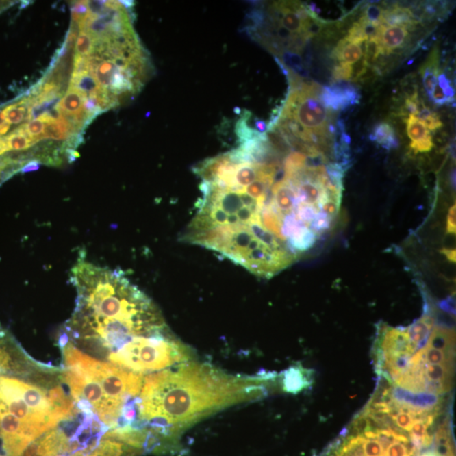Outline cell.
<instances>
[{
	"label": "cell",
	"mask_w": 456,
	"mask_h": 456,
	"mask_svg": "<svg viewBox=\"0 0 456 456\" xmlns=\"http://www.w3.org/2000/svg\"><path fill=\"white\" fill-rule=\"evenodd\" d=\"M88 60L90 73L95 77L101 88L105 90L107 89H107L110 88L114 75L121 71L118 70V68L116 66L114 60H107L97 63L95 60L90 59V57L88 58ZM141 81H142V79H141Z\"/></svg>",
	"instance_id": "obj_15"
},
{
	"label": "cell",
	"mask_w": 456,
	"mask_h": 456,
	"mask_svg": "<svg viewBox=\"0 0 456 456\" xmlns=\"http://www.w3.org/2000/svg\"><path fill=\"white\" fill-rule=\"evenodd\" d=\"M137 448L105 434L99 444L93 443L86 448L85 456H135Z\"/></svg>",
	"instance_id": "obj_11"
},
{
	"label": "cell",
	"mask_w": 456,
	"mask_h": 456,
	"mask_svg": "<svg viewBox=\"0 0 456 456\" xmlns=\"http://www.w3.org/2000/svg\"><path fill=\"white\" fill-rule=\"evenodd\" d=\"M25 132L30 138L37 144L39 140H42L43 131H45V121L41 118H34L32 121H29L27 124L23 125Z\"/></svg>",
	"instance_id": "obj_25"
},
{
	"label": "cell",
	"mask_w": 456,
	"mask_h": 456,
	"mask_svg": "<svg viewBox=\"0 0 456 456\" xmlns=\"http://www.w3.org/2000/svg\"><path fill=\"white\" fill-rule=\"evenodd\" d=\"M422 83L429 99L433 92L434 86L437 84V76L439 74V55L437 51H433L429 57L428 60L421 68Z\"/></svg>",
	"instance_id": "obj_19"
},
{
	"label": "cell",
	"mask_w": 456,
	"mask_h": 456,
	"mask_svg": "<svg viewBox=\"0 0 456 456\" xmlns=\"http://www.w3.org/2000/svg\"><path fill=\"white\" fill-rule=\"evenodd\" d=\"M56 371L38 364L24 352L10 332L0 325V375L32 380L42 387L57 381Z\"/></svg>",
	"instance_id": "obj_6"
},
{
	"label": "cell",
	"mask_w": 456,
	"mask_h": 456,
	"mask_svg": "<svg viewBox=\"0 0 456 456\" xmlns=\"http://www.w3.org/2000/svg\"><path fill=\"white\" fill-rule=\"evenodd\" d=\"M89 10V16H99L108 8L107 1H86Z\"/></svg>",
	"instance_id": "obj_30"
},
{
	"label": "cell",
	"mask_w": 456,
	"mask_h": 456,
	"mask_svg": "<svg viewBox=\"0 0 456 456\" xmlns=\"http://www.w3.org/2000/svg\"><path fill=\"white\" fill-rule=\"evenodd\" d=\"M70 88L77 90L86 97L96 95L101 89L95 77L88 71H74Z\"/></svg>",
	"instance_id": "obj_18"
},
{
	"label": "cell",
	"mask_w": 456,
	"mask_h": 456,
	"mask_svg": "<svg viewBox=\"0 0 456 456\" xmlns=\"http://www.w3.org/2000/svg\"><path fill=\"white\" fill-rule=\"evenodd\" d=\"M10 2H0V12L5 9V7H8L10 5Z\"/></svg>",
	"instance_id": "obj_35"
},
{
	"label": "cell",
	"mask_w": 456,
	"mask_h": 456,
	"mask_svg": "<svg viewBox=\"0 0 456 456\" xmlns=\"http://www.w3.org/2000/svg\"><path fill=\"white\" fill-rule=\"evenodd\" d=\"M0 456H2V455H0Z\"/></svg>",
	"instance_id": "obj_36"
},
{
	"label": "cell",
	"mask_w": 456,
	"mask_h": 456,
	"mask_svg": "<svg viewBox=\"0 0 456 456\" xmlns=\"http://www.w3.org/2000/svg\"><path fill=\"white\" fill-rule=\"evenodd\" d=\"M353 67L351 65L339 64L333 70V81H349L353 79Z\"/></svg>",
	"instance_id": "obj_26"
},
{
	"label": "cell",
	"mask_w": 456,
	"mask_h": 456,
	"mask_svg": "<svg viewBox=\"0 0 456 456\" xmlns=\"http://www.w3.org/2000/svg\"><path fill=\"white\" fill-rule=\"evenodd\" d=\"M74 20L78 21L79 24L84 23L90 16L89 10L86 2L76 3L72 9Z\"/></svg>",
	"instance_id": "obj_28"
},
{
	"label": "cell",
	"mask_w": 456,
	"mask_h": 456,
	"mask_svg": "<svg viewBox=\"0 0 456 456\" xmlns=\"http://www.w3.org/2000/svg\"><path fill=\"white\" fill-rule=\"evenodd\" d=\"M369 139L388 151L396 149L400 144L393 126L387 122L376 125L369 135Z\"/></svg>",
	"instance_id": "obj_17"
},
{
	"label": "cell",
	"mask_w": 456,
	"mask_h": 456,
	"mask_svg": "<svg viewBox=\"0 0 456 456\" xmlns=\"http://www.w3.org/2000/svg\"><path fill=\"white\" fill-rule=\"evenodd\" d=\"M385 390L392 399L405 407L429 411L440 410L442 400L439 394L409 392L408 390L394 385Z\"/></svg>",
	"instance_id": "obj_9"
},
{
	"label": "cell",
	"mask_w": 456,
	"mask_h": 456,
	"mask_svg": "<svg viewBox=\"0 0 456 456\" xmlns=\"http://www.w3.org/2000/svg\"><path fill=\"white\" fill-rule=\"evenodd\" d=\"M445 255H446L448 260H451V262H455V249H444L442 251Z\"/></svg>",
	"instance_id": "obj_33"
},
{
	"label": "cell",
	"mask_w": 456,
	"mask_h": 456,
	"mask_svg": "<svg viewBox=\"0 0 456 456\" xmlns=\"http://www.w3.org/2000/svg\"><path fill=\"white\" fill-rule=\"evenodd\" d=\"M456 226H455V205L452 206L448 212L447 216V227L446 231L448 234L455 235L456 233Z\"/></svg>",
	"instance_id": "obj_31"
},
{
	"label": "cell",
	"mask_w": 456,
	"mask_h": 456,
	"mask_svg": "<svg viewBox=\"0 0 456 456\" xmlns=\"http://www.w3.org/2000/svg\"><path fill=\"white\" fill-rule=\"evenodd\" d=\"M383 13H385V10L381 7L375 5H367L365 6L359 20L364 21V23L381 25Z\"/></svg>",
	"instance_id": "obj_24"
},
{
	"label": "cell",
	"mask_w": 456,
	"mask_h": 456,
	"mask_svg": "<svg viewBox=\"0 0 456 456\" xmlns=\"http://www.w3.org/2000/svg\"><path fill=\"white\" fill-rule=\"evenodd\" d=\"M270 376L242 377L194 362L144 376L137 399L146 429L179 444L181 433L217 411L262 399Z\"/></svg>",
	"instance_id": "obj_1"
},
{
	"label": "cell",
	"mask_w": 456,
	"mask_h": 456,
	"mask_svg": "<svg viewBox=\"0 0 456 456\" xmlns=\"http://www.w3.org/2000/svg\"><path fill=\"white\" fill-rule=\"evenodd\" d=\"M420 451L409 433L394 425L388 414L365 408L352 429L324 456H419Z\"/></svg>",
	"instance_id": "obj_4"
},
{
	"label": "cell",
	"mask_w": 456,
	"mask_h": 456,
	"mask_svg": "<svg viewBox=\"0 0 456 456\" xmlns=\"http://www.w3.org/2000/svg\"><path fill=\"white\" fill-rule=\"evenodd\" d=\"M190 347L171 335L169 329L160 334L137 336L119 346L108 356L112 364L140 372L159 371L193 359Z\"/></svg>",
	"instance_id": "obj_5"
},
{
	"label": "cell",
	"mask_w": 456,
	"mask_h": 456,
	"mask_svg": "<svg viewBox=\"0 0 456 456\" xmlns=\"http://www.w3.org/2000/svg\"><path fill=\"white\" fill-rule=\"evenodd\" d=\"M281 382L284 392L296 394L312 385V372L301 364H293L282 372Z\"/></svg>",
	"instance_id": "obj_10"
},
{
	"label": "cell",
	"mask_w": 456,
	"mask_h": 456,
	"mask_svg": "<svg viewBox=\"0 0 456 456\" xmlns=\"http://www.w3.org/2000/svg\"><path fill=\"white\" fill-rule=\"evenodd\" d=\"M63 431L52 429L28 445L21 456H64L78 448Z\"/></svg>",
	"instance_id": "obj_7"
},
{
	"label": "cell",
	"mask_w": 456,
	"mask_h": 456,
	"mask_svg": "<svg viewBox=\"0 0 456 456\" xmlns=\"http://www.w3.org/2000/svg\"><path fill=\"white\" fill-rule=\"evenodd\" d=\"M415 117L420 119L425 125L427 129L431 130V131H435V130L440 129L443 127V123L441 122L439 115L433 113L429 107H425V105H422V107L420 108L418 114Z\"/></svg>",
	"instance_id": "obj_23"
},
{
	"label": "cell",
	"mask_w": 456,
	"mask_h": 456,
	"mask_svg": "<svg viewBox=\"0 0 456 456\" xmlns=\"http://www.w3.org/2000/svg\"><path fill=\"white\" fill-rule=\"evenodd\" d=\"M86 99V97L83 95L82 93L73 88H70L60 101L58 108H59L61 113L63 112L71 117L72 116L75 121H78V118L81 117L79 115L84 110Z\"/></svg>",
	"instance_id": "obj_16"
},
{
	"label": "cell",
	"mask_w": 456,
	"mask_h": 456,
	"mask_svg": "<svg viewBox=\"0 0 456 456\" xmlns=\"http://www.w3.org/2000/svg\"><path fill=\"white\" fill-rule=\"evenodd\" d=\"M440 309L451 314H455V296H450L440 303Z\"/></svg>",
	"instance_id": "obj_32"
},
{
	"label": "cell",
	"mask_w": 456,
	"mask_h": 456,
	"mask_svg": "<svg viewBox=\"0 0 456 456\" xmlns=\"http://www.w3.org/2000/svg\"><path fill=\"white\" fill-rule=\"evenodd\" d=\"M419 456H440V455H438L435 451L430 450L428 451H425V453L420 454Z\"/></svg>",
	"instance_id": "obj_34"
},
{
	"label": "cell",
	"mask_w": 456,
	"mask_h": 456,
	"mask_svg": "<svg viewBox=\"0 0 456 456\" xmlns=\"http://www.w3.org/2000/svg\"><path fill=\"white\" fill-rule=\"evenodd\" d=\"M363 42L353 41L345 38L339 42L333 52V55L339 61V64L353 66L364 55Z\"/></svg>",
	"instance_id": "obj_14"
},
{
	"label": "cell",
	"mask_w": 456,
	"mask_h": 456,
	"mask_svg": "<svg viewBox=\"0 0 456 456\" xmlns=\"http://www.w3.org/2000/svg\"><path fill=\"white\" fill-rule=\"evenodd\" d=\"M360 93L349 81H333L321 88L320 99L324 106L332 111H340L359 103Z\"/></svg>",
	"instance_id": "obj_8"
},
{
	"label": "cell",
	"mask_w": 456,
	"mask_h": 456,
	"mask_svg": "<svg viewBox=\"0 0 456 456\" xmlns=\"http://www.w3.org/2000/svg\"><path fill=\"white\" fill-rule=\"evenodd\" d=\"M71 126L65 118L51 121L47 123L42 140H64L71 136Z\"/></svg>",
	"instance_id": "obj_21"
},
{
	"label": "cell",
	"mask_w": 456,
	"mask_h": 456,
	"mask_svg": "<svg viewBox=\"0 0 456 456\" xmlns=\"http://www.w3.org/2000/svg\"><path fill=\"white\" fill-rule=\"evenodd\" d=\"M408 37V28L403 25H380L378 38L383 54L403 48Z\"/></svg>",
	"instance_id": "obj_12"
},
{
	"label": "cell",
	"mask_w": 456,
	"mask_h": 456,
	"mask_svg": "<svg viewBox=\"0 0 456 456\" xmlns=\"http://www.w3.org/2000/svg\"><path fill=\"white\" fill-rule=\"evenodd\" d=\"M437 84L440 86L441 90H443V92L445 96L448 97L451 101L455 100V89L453 86H452V82L450 79L447 77V75L444 73L438 74L437 76Z\"/></svg>",
	"instance_id": "obj_27"
},
{
	"label": "cell",
	"mask_w": 456,
	"mask_h": 456,
	"mask_svg": "<svg viewBox=\"0 0 456 456\" xmlns=\"http://www.w3.org/2000/svg\"><path fill=\"white\" fill-rule=\"evenodd\" d=\"M0 411L23 423L34 440L75 415V405L60 385L52 388L0 375Z\"/></svg>",
	"instance_id": "obj_3"
},
{
	"label": "cell",
	"mask_w": 456,
	"mask_h": 456,
	"mask_svg": "<svg viewBox=\"0 0 456 456\" xmlns=\"http://www.w3.org/2000/svg\"><path fill=\"white\" fill-rule=\"evenodd\" d=\"M71 277L77 301L66 328L75 338L114 352L137 336L168 331L157 306L121 270L95 265L81 255Z\"/></svg>",
	"instance_id": "obj_2"
},
{
	"label": "cell",
	"mask_w": 456,
	"mask_h": 456,
	"mask_svg": "<svg viewBox=\"0 0 456 456\" xmlns=\"http://www.w3.org/2000/svg\"><path fill=\"white\" fill-rule=\"evenodd\" d=\"M433 318L426 314L410 327L405 328L409 341L415 346V352L422 349L427 345L431 332L433 331Z\"/></svg>",
	"instance_id": "obj_13"
},
{
	"label": "cell",
	"mask_w": 456,
	"mask_h": 456,
	"mask_svg": "<svg viewBox=\"0 0 456 456\" xmlns=\"http://www.w3.org/2000/svg\"><path fill=\"white\" fill-rule=\"evenodd\" d=\"M96 40L88 31H81L76 41L75 51L78 57L89 58L94 52Z\"/></svg>",
	"instance_id": "obj_22"
},
{
	"label": "cell",
	"mask_w": 456,
	"mask_h": 456,
	"mask_svg": "<svg viewBox=\"0 0 456 456\" xmlns=\"http://www.w3.org/2000/svg\"><path fill=\"white\" fill-rule=\"evenodd\" d=\"M429 100L432 101L434 105H436V106H443V105L452 103V101L444 95L443 90H441L438 84L434 86L433 92L429 97Z\"/></svg>",
	"instance_id": "obj_29"
},
{
	"label": "cell",
	"mask_w": 456,
	"mask_h": 456,
	"mask_svg": "<svg viewBox=\"0 0 456 456\" xmlns=\"http://www.w3.org/2000/svg\"><path fill=\"white\" fill-rule=\"evenodd\" d=\"M407 125V133L409 138L411 140L410 147L423 142L427 140L432 139L429 130L427 129L423 123L414 115H408L404 119Z\"/></svg>",
	"instance_id": "obj_20"
}]
</instances>
